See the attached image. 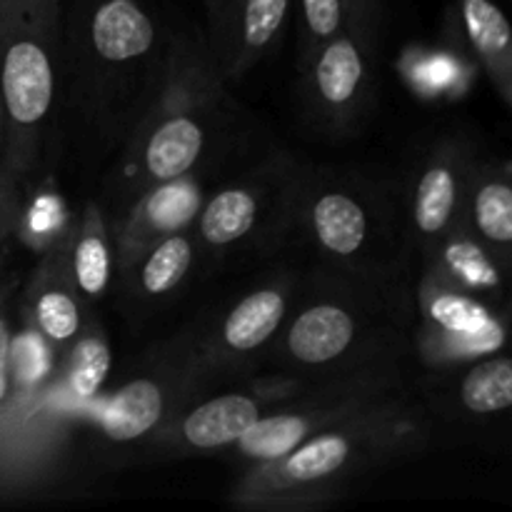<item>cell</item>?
<instances>
[{
    "instance_id": "19",
    "label": "cell",
    "mask_w": 512,
    "mask_h": 512,
    "mask_svg": "<svg viewBox=\"0 0 512 512\" xmlns=\"http://www.w3.org/2000/svg\"><path fill=\"white\" fill-rule=\"evenodd\" d=\"M53 248L70 285L88 308L100 303L115 288L118 258H115L110 223L98 200L85 203L83 210L70 218L68 228L58 243H53Z\"/></svg>"
},
{
    "instance_id": "31",
    "label": "cell",
    "mask_w": 512,
    "mask_h": 512,
    "mask_svg": "<svg viewBox=\"0 0 512 512\" xmlns=\"http://www.w3.org/2000/svg\"><path fill=\"white\" fill-rule=\"evenodd\" d=\"M0 278H3V273H0Z\"/></svg>"
},
{
    "instance_id": "24",
    "label": "cell",
    "mask_w": 512,
    "mask_h": 512,
    "mask_svg": "<svg viewBox=\"0 0 512 512\" xmlns=\"http://www.w3.org/2000/svg\"><path fill=\"white\" fill-rule=\"evenodd\" d=\"M110 365H113V350H110L108 338H105L103 328L93 325L90 320L83 333L75 338V343L63 353L60 383H63L65 393H70L73 398L93 400L108 378Z\"/></svg>"
},
{
    "instance_id": "3",
    "label": "cell",
    "mask_w": 512,
    "mask_h": 512,
    "mask_svg": "<svg viewBox=\"0 0 512 512\" xmlns=\"http://www.w3.org/2000/svg\"><path fill=\"white\" fill-rule=\"evenodd\" d=\"M233 113L208 40L178 35L158 95L123 140L103 183L98 203L108 223L145 190L208 170L233 133Z\"/></svg>"
},
{
    "instance_id": "5",
    "label": "cell",
    "mask_w": 512,
    "mask_h": 512,
    "mask_svg": "<svg viewBox=\"0 0 512 512\" xmlns=\"http://www.w3.org/2000/svg\"><path fill=\"white\" fill-rule=\"evenodd\" d=\"M310 265L355 283L413 295L415 260L398 193L360 173L303 165L295 240Z\"/></svg>"
},
{
    "instance_id": "13",
    "label": "cell",
    "mask_w": 512,
    "mask_h": 512,
    "mask_svg": "<svg viewBox=\"0 0 512 512\" xmlns=\"http://www.w3.org/2000/svg\"><path fill=\"white\" fill-rule=\"evenodd\" d=\"M478 155L465 135H443L415 158L398 200L418 265L460 225Z\"/></svg>"
},
{
    "instance_id": "18",
    "label": "cell",
    "mask_w": 512,
    "mask_h": 512,
    "mask_svg": "<svg viewBox=\"0 0 512 512\" xmlns=\"http://www.w3.org/2000/svg\"><path fill=\"white\" fill-rule=\"evenodd\" d=\"M293 0H230L223 28L208 45L225 83L243 80L283 40Z\"/></svg>"
},
{
    "instance_id": "7",
    "label": "cell",
    "mask_w": 512,
    "mask_h": 512,
    "mask_svg": "<svg viewBox=\"0 0 512 512\" xmlns=\"http://www.w3.org/2000/svg\"><path fill=\"white\" fill-rule=\"evenodd\" d=\"M300 168L290 155H270L250 173L208 190L193 220L205 268L293 243Z\"/></svg>"
},
{
    "instance_id": "8",
    "label": "cell",
    "mask_w": 512,
    "mask_h": 512,
    "mask_svg": "<svg viewBox=\"0 0 512 512\" xmlns=\"http://www.w3.org/2000/svg\"><path fill=\"white\" fill-rule=\"evenodd\" d=\"M303 285V270H273L235 298L185 325L173 343L208 388L263 365Z\"/></svg>"
},
{
    "instance_id": "28",
    "label": "cell",
    "mask_w": 512,
    "mask_h": 512,
    "mask_svg": "<svg viewBox=\"0 0 512 512\" xmlns=\"http://www.w3.org/2000/svg\"><path fill=\"white\" fill-rule=\"evenodd\" d=\"M350 3V23L360 25L370 35L380 38V25L385 15V0H348Z\"/></svg>"
},
{
    "instance_id": "21",
    "label": "cell",
    "mask_w": 512,
    "mask_h": 512,
    "mask_svg": "<svg viewBox=\"0 0 512 512\" xmlns=\"http://www.w3.org/2000/svg\"><path fill=\"white\" fill-rule=\"evenodd\" d=\"M510 163L480 153L465 193L460 225L512 270V183Z\"/></svg>"
},
{
    "instance_id": "1",
    "label": "cell",
    "mask_w": 512,
    "mask_h": 512,
    "mask_svg": "<svg viewBox=\"0 0 512 512\" xmlns=\"http://www.w3.org/2000/svg\"><path fill=\"white\" fill-rule=\"evenodd\" d=\"M175 40L148 0H73L63 8L65 110L120 148L158 95Z\"/></svg>"
},
{
    "instance_id": "25",
    "label": "cell",
    "mask_w": 512,
    "mask_h": 512,
    "mask_svg": "<svg viewBox=\"0 0 512 512\" xmlns=\"http://www.w3.org/2000/svg\"><path fill=\"white\" fill-rule=\"evenodd\" d=\"M293 13L298 20V65L350 23L348 0H293Z\"/></svg>"
},
{
    "instance_id": "11",
    "label": "cell",
    "mask_w": 512,
    "mask_h": 512,
    "mask_svg": "<svg viewBox=\"0 0 512 512\" xmlns=\"http://www.w3.org/2000/svg\"><path fill=\"white\" fill-rule=\"evenodd\" d=\"M375 58L378 38L348 23L298 65L300 105L310 128L328 138L358 133L375 103Z\"/></svg>"
},
{
    "instance_id": "15",
    "label": "cell",
    "mask_w": 512,
    "mask_h": 512,
    "mask_svg": "<svg viewBox=\"0 0 512 512\" xmlns=\"http://www.w3.org/2000/svg\"><path fill=\"white\" fill-rule=\"evenodd\" d=\"M413 388L435 430L440 425H488L512 408V363L508 353H495L448 368L418 370Z\"/></svg>"
},
{
    "instance_id": "29",
    "label": "cell",
    "mask_w": 512,
    "mask_h": 512,
    "mask_svg": "<svg viewBox=\"0 0 512 512\" xmlns=\"http://www.w3.org/2000/svg\"><path fill=\"white\" fill-rule=\"evenodd\" d=\"M230 0H205V15H208V45L218 38L220 28H223L225 13H228Z\"/></svg>"
},
{
    "instance_id": "26",
    "label": "cell",
    "mask_w": 512,
    "mask_h": 512,
    "mask_svg": "<svg viewBox=\"0 0 512 512\" xmlns=\"http://www.w3.org/2000/svg\"><path fill=\"white\" fill-rule=\"evenodd\" d=\"M18 293V278L8 275L0 278V408H5L15 393V370H13V298Z\"/></svg>"
},
{
    "instance_id": "10",
    "label": "cell",
    "mask_w": 512,
    "mask_h": 512,
    "mask_svg": "<svg viewBox=\"0 0 512 512\" xmlns=\"http://www.w3.org/2000/svg\"><path fill=\"white\" fill-rule=\"evenodd\" d=\"M508 310L458 288L433 268L413 285V360L418 370L448 368L508 350Z\"/></svg>"
},
{
    "instance_id": "9",
    "label": "cell",
    "mask_w": 512,
    "mask_h": 512,
    "mask_svg": "<svg viewBox=\"0 0 512 512\" xmlns=\"http://www.w3.org/2000/svg\"><path fill=\"white\" fill-rule=\"evenodd\" d=\"M415 363H385L328 378L290 383L268 413L228 450L245 465L290 453L310 435L413 383Z\"/></svg>"
},
{
    "instance_id": "12",
    "label": "cell",
    "mask_w": 512,
    "mask_h": 512,
    "mask_svg": "<svg viewBox=\"0 0 512 512\" xmlns=\"http://www.w3.org/2000/svg\"><path fill=\"white\" fill-rule=\"evenodd\" d=\"M203 388L173 338L165 340L148 355L145 370L100 398L93 415L95 438L108 448L148 443Z\"/></svg>"
},
{
    "instance_id": "2",
    "label": "cell",
    "mask_w": 512,
    "mask_h": 512,
    "mask_svg": "<svg viewBox=\"0 0 512 512\" xmlns=\"http://www.w3.org/2000/svg\"><path fill=\"white\" fill-rule=\"evenodd\" d=\"M435 423L413 383L340 423L310 435L290 453L248 465L230 490L245 510H313L343 498L355 480L425 453Z\"/></svg>"
},
{
    "instance_id": "4",
    "label": "cell",
    "mask_w": 512,
    "mask_h": 512,
    "mask_svg": "<svg viewBox=\"0 0 512 512\" xmlns=\"http://www.w3.org/2000/svg\"><path fill=\"white\" fill-rule=\"evenodd\" d=\"M413 360V295L385 293L315 265L263 358L268 378L305 383Z\"/></svg>"
},
{
    "instance_id": "30",
    "label": "cell",
    "mask_w": 512,
    "mask_h": 512,
    "mask_svg": "<svg viewBox=\"0 0 512 512\" xmlns=\"http://www.w3.org/2000/svg\"><path fill=\"white\" fill-rule=\"evenodd\" d=\"M5 138H8V125H5L3 98H0V163H5Z\"/></svg>"
},
{
    "instance_id": "22",
    "label": "cell",
    "mask_w": 512,
    "mask_h": 512,
    "mask_svg": "<svg viewBox=\"0 0 512 512\" xmlns=\"http://www.w3.org/2000/svg\"><path fill=\"white\" fill-rule=\"evenodd\" d=\"M453 30L460 35L490 85L505 105H512V30L495 0H455Z\"/></svg>"
},
{
    "instance_id": "16",
    "label": "cell",
    "mask_w": 512,
    "mask_h": 512,
    "mask_svg": "<svg viewBox=\"0 0 512 512\" xmlns=\"http://www.w3.org/2000/svg\"><path fill=\"white\" fill-rule=\"evenodd\" d=\"M203 263V250L190 228L155 240L118 268L113 293L128 315H148L173 303Z\"/></svg>"
},
{
    "instance_id": "27",
    "label": "cell",
    "mask_w": 512,
    "mask_h": 512,
    "mask_svg": "<svg viewBox=\"0 0 512 512\" xmlns=\"http://www.w3.org/2000/svg\"><path fill=\"white\" fill-rule=\"evenodd\" d=\"M25 205V190L18 183L8 165L0 163V253H3L5 243L18 235L20 213Z\"/></svg>"
},
{
    "instance_id": "14",
    "label": "cell",
    "mask_w": 512,
    "mask_h": 512,
    "mask_svg": "<svg viewBox=\"0 0 512 512\" xmlns=\"http://www.w3.org/2000/svg\"><path fill=\"white\" fill-rule=\"evenodd\" d=\"M288 385V380L265 378L253 388L193 398L145 443V450L160 458L228 453Z\"/></svg>"
},
{
    "instance_id": "6",
    "label": "cell",
    "mask_w": 512,
    "mask_h": 512,
    "mask_svg": "<svg viewBox=\"0 0 512 512\" xmlns=\"http://www.w3.org/2000/svg\"><path fill=\"white\" fill-rule=\"evenodd\" d=\"M63 0H0L5 165L23 190L53 160L65 113Z\"/></svg>"
},
{
    "instance_id": "23",
    "label": "cell",
    "mask_w": 512,
    "mask_h": 512,
    "mask_svg": "<svg viewBox=\"0 0 512 512\" xmlns=\"http://www.w3.org/2000/svg\"><path fill=\"white\" fill-rule=\"evenodd\" d=\"M418 268H433L435 273L473 293L475 298L500 310H510V268L493 258L463 225H458L440 243L433 258L420 263Z\"/></svg>"
},
{
    "instance_id": "17",
    "label": "cell",
    "mask_w": 512,
    "mask_h": 512,
    "mask_svg": "<svg viewBox=\"0 0 512 512\" xmlns=\"http://www.w3.org/2000/svg\"><path fill=\"white\" fill-rule=\"evenodd\" d=\"M205 195H208V188H205L203 170V173L155 185V188L145 190L140 198H135L110 223L118 268L155 240L190 228Z\"/></svg>"
},
{
    "instance_id": "20",
    "label": "cell",
    "mask_w": 512,
    "mask_h": 512,
    "mask_svg": "<svg viewBox=\"0 0 512 512\" xmlns=\"http://www.w3.org/2000/svg\"><path fill=\"white\" fill-rule=\"evenodd\" d=\"M23 310L33 333L60 355L93 320L88 315L90 308L70 285L53 245L43 253L30 285L25 288Z\"/></svg>"
}]
</instances>
